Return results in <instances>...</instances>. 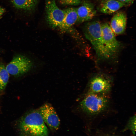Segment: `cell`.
I'll return each mask as SVG.
<instances>
[{"label": "cell", "instance_id": "cell-1", "mask_svg": "<svg viewBox=\"0 0 136 136\" xmlns=\"http://www.w3.org/2000/svg\"><path fill=\"white\" fill-rule=\"evenodd\" d=\"M20 136H48V130L38 109L22 116L18 124Z\"/></svg>", "mask_w": 136, "mask_h": 136}, {"label": "cell", "instance_id": "cell-2", "mask_svg": "<svg viewBox=\"0 0 136 136\" xmlns=\"http://www.w3.org/2000/svg\"><path fill=\"white\" fill-rule=\"evenodd\" d=\"M84 32L98 58L102 59L111 58L104 43L101 24L99 21L95 20L88 23L85 27Z\"/></svg>", "mask_w": 136, "mask_h": 136}, {"label": "cell", "instance_id": "cell-3", "mask_svg": "<svg viewBox=\"0 0 136 136\" xmlns=\"http://www.w3.org/2000/svg\"><path fill=\"white\" fill-rule=\"evenodd\" d=\"M109 100L106 94L89 92L80 103L82 110L90 115L104 112L107 108Z\"/></svg>", "mask_w": 136, "mask_h": 136}, {"label": "cell", "instance_id": "cell-4", "mask_svg": "<svg viewBox=\"0 0 136 136\" xmlns=\"http://www.w3.org/2000/svg\"><path fill=\"white\" fill-rule=\"evenodd\" d=\"M46 18L51 27H58L61 24L65 16V11L57 6L55 0H47L45 5Z\"/></svg>", "mask_w": 136, "mask_h": 136}, {"label": "cell", "instance_id": "cell-5", "mask_svg": "<svg viewBox=\"0 0 136 136\" xmlns=\"http://www.w3.org/2000/svg\"><path fill=\"white\" fill-rule=\"evenodd\" d=\"M32 65L29 59L22 55L14 57L6 67L9 74L18 76L23 75L29 71Z\"/></svg>", "mask_w": 136, "mask_h": 136}, {"label": "cell", "instance_id": "cell-6", "mask_svg": "<svg viewBox=\"0 0 136 136\" xmlns=\"http://www.w3.org/2000/svg\"><path fill=\"white\" fill-rule=\"evenodd\" d=\"M102 37L105 47L110 57H113L120 48V44L110 25L105 23L101 24Z\"/></svg>", "mask_w": 136, "mask_h": 136}, {"label": "cell", "instance_id": "cell-7", "mask_svg": "<svg viewBox=\"0 0 136 136\" xmlns=\"http://www.w3.org/2000/svg\"><path fill=\"white\" fill-rule=\"evenodd\" d=\"M44 122L52 130H56L59 128L60 119L54 108L49 104H45L38 109Z\"/></svg>", "mask_w": 136, "mask_h": 136}, {"label": "cell", "instance_id": "cell-8", "mask_svg": "<svg viewBox=\"0 0 136 136\" xmlns=\"http://www.w3.org/2000/svg\"><path fill=\"white\" fill-rule=\"evenodd\" d=\"M89 92L96 93L106 94L110 91L111 87L110 80L101 75L92 77L89 83Z\"/></svg>", "mask_w": 136, "mask_h": 136}, {"label": "cell", "instance_id": "cell-9", "mask_svg": "<svg viewBox=\"0 0 136 136\" xmlns=\"http://www.w3.org/2000/svg\"><path fill=\"white\" fill-rule=\"evenodd\" d=\"M78 15L77 22L81 23L91 20L95 15L96 11L91 3L84 2L76 8Z\"/></svg>", "mask_w": 136, "mask_h": 136}, {"label": "cell", "instance_id": "cell-10", "mask_svg": "<svg viewBox=\"0 0 136 136\" xmlns=\"http://www.w3.org/2000/svg\"><path fill=\"white\" fill-rule=\"evenodd\" d=\"M127 17L125 14L120 11L116 13L112 18L110 22V27L116 35L123 33L126 26Z\"/></svg>", "mask_w": 136, "mask_h": 136}, {"label": "cell", "instance_id": "cell-11", "mask_svg": "<svg viewBox=\"0 0 136 136\" xmlns=\"http://www.w3.org/2000/svg\"><path fill=\"white\" fill-rule=\"evenodd\" d=\"M64 10V17L59 28L62 31L67 32L72 30V26L77 21L78 15L76 8H71Z\"/></svg>", "mask_w": 136, "mask_h": 136}, {"label": "cell", "instance_id": "cell-12", "mask_svg": "<svg viewBox=\"0 0 136 136\" xmlns=\"http://www.w3.org/2000/svg\"><path fill=\"white\" fill-rule=\"evenodd\" d=\"M126 4L118 0H107L101 4L100 10L105 14H110L117 11Z\"/></svg>", "mask_w": 136, "mask_h": 136}, {"label": "cell", "instance_id": "cell-13", "mask_svg": "<svg viewBox=\"0 0 136 136\" xmlns=\"http://www.w3.org/2000/svg\"><path fill=\"white\" fill-rule=\"evenodd\" d=\"M38 0H10L13 7L16 9L25 12H29L35 8Z\"/></svg>", "mask_w": 136, "mask_h": 136}, {"label": "cell", "instance_id": "cell-14", "mask_svg": "<svg viewBox=\"0 0 136 136\" xmlns=\"http://www.w3.org/2000/svg\"><path fill=\"white\" fill-rule=\"evenodd\" d=\"M4 64H0V91L4 90L7 85L9 78V75Z\"/></svg>", "mask_w": 136, "mask_h": 136}, {"label": "cell", "instance_id": "cell-15", "mask_svg": "<svg viewBox=\"0 0 136 136\" xmlns=\"http://www.w3.org/2000/svg\"><path fill=\"white\" fill-rule=\"evenodd\" d=\"M60 1L64 5L74 6L78 5L81 2V0H60Z\"/></svg>", "mask_w": 136, "mask_h": 136}, {"label": "cell", "instance_id": "cell-16", "mask_svg": "<svg viewBox=\"0 0 136 136\" xmlns=\"http://www.w3.org/2000/svg\"><path fill=\"white\" fill-rule=\"evenodd\" d=\"M125 4H130L132 2L133 0H118Z\"/></svg>", "mask_w": 136, "mask_h": 136}, {"label": "cell", "instance_id": "cell-17", "mask_svg": "<svg viewBox=\"0 0 136 136\" xmlns=\"http://www.w3.org/2000/svg\"><path fill=\"white\" fill-rule=\"evenodd\" d=\"M5 12V9L0 6V18Z\"/></svg>", "mask_w": 136, "mask_h": 136}]
</instances>
